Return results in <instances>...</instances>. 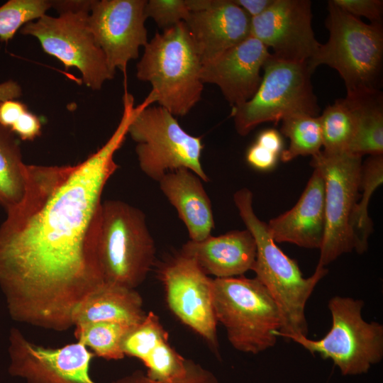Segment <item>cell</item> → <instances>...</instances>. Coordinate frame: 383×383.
Segmentation results:
<instances>
[{
  "label": "cell",
  "instance_id": "cell-1",
  "mask_svg": "<svg viewBox=\"0 0 383 383\" xmlns=\"http://www.w3.org/2000/svg\"><path fill=\"white\" fill-rule=\"evenodd\" d=\"M131 118L123 112L106 143L77 165H27L25 195L0 226V288L13 320L67 331L74 308L104 283L87 234Z\"/></svg>",
  "mask_w": 383,
  "mask_h": 383
},
{
  "label": "cell",
  "instance_id": "cell-2",
  "mask_svg": "<svg viewBox=\"0 0 383 383\" xmlns=\"http://www.w3.org/2000/svg\"><path fill=\"white\" fill-rule=\"evenodd\" d=\"M87 249L104 282L135 289L155 258L145 215L118 200L101 201L89 226Z\"/></svg>",
  "mask_w": 383,
  "mask_h": 383
},
{
  "label": "cell",
  "instance_id": "cell-3",
  "mask_svg": "<svg viewBox=\"0 0 383 383\" xmlns=\"http://www.w3.org/2000/svg\"><path fill=\"white\" fill-rule=\"evenodd\" d=\"M233 201L256 243L257 255L252 270L267 289L280 313L282 328L276 332L277 336L287 339L307 336L306 305L328 270L316 267L311 277L304 278L296 262L281 250L272 238L267 224L255 214L251 191L247 188L238 190Z\"/></svg>",
  "mask_w": 383,
  "mask_h": 383
},
{
  "label": "cell",
  "instance_id": "cell-4",
  "mask_svg": "<svg viewBox=\"0 0 383 383\" xmlns=\"http://www.w3.org/2000/svg\"><path fill=\"white\" fill-rule=\"evenodd\" d=\"M201 60L184 22L156 33L144 46L137 78L152 86L160 106L184 116L199 101L204 89Z\"/></svg>",
  "mask_w": 383,
  "mask_h": 383
},
{
  "label": "cell",
  "instance_id": "cell-5",
  "mask_svg": "<svg viewBox=\"0 0 383 383\" xmlns=\"http://www.w3.org/2000/svg\"><path fill=\"white\" fill-rule=\"evenodd\" d=\"M326 26L329 38L309 62L312 72L326 65L339 73L347 95L379 90L383 60L382 24H367L328 2Z\"/></svg>",
  "mask_w": 383,
  "mask_h": 383
},
{
  "label": "cell",
  "instance_id": "cell-6",
  "mask_svg": "<svg viewBox=\"0 0 383 383\" xmlns=\"http://www.w3.org/2000/svg\"><path fill=\"white\" fill-rule=\"evenodd\" d=\"M213 304L216 321L235 350L255 355L275 345L276 332L282 328L280 313L256 277L213 279Z\"/></svg>",
  "mask_w": 383,
  "mask_h": 383
},
{
  "label": "cell",
  "instance_id": "cell-7",
  "mask_svg": "<svg viewBox=\"0 0 383 383\" xmlns=\"http://www.w3.org/2000/svg\"><path fill=\"white\" fill-rule=\"evenodd\" d=\"M156 101L150 91L135 106L128 134L137 143L135 152L142 172L159 182L169 172L186 168L203 182L209 177L201 163L204 144L201 138L186 132L171 113Z\"/></svg>",
  "mask_w": 383,
  "mask_h": 383
},
{
  "label": "cell",
  "instance_id": "cell-8",
  "mask_svg": "<svg viewBox=\"0 0 383 383\" xmlns=\"http://www.w3.org/2000/svg\"><path fill=\"white\" fill-rule=\"evenodd\" d=\"M262 69L264 74L253 96L232 107L231 116L239 135H246L260 123H277L293 114L318 116L320 108L308 62H289L271 53Z\"/></svg>",
  "mask_w": 383,
  "mask_h": 383
},
{
  "label": "cell",
  "instance_id": "cell-9",
  "mask_svg": "<svg viewBox=\"0 0 383 383\" xmlns=\"http://www.w3.org/2000/svg\"><path fill=\"white\" fill-rule=\"evenodd\" d=\"M328 307L332 326L323 338L313 340L296 335L288 339L313 355L331 360L343 375L367 372L383 357L382 324L363 319L361 299L335 296L328 301Z\"/></svg>",
  "mask_w": 383,
  "mask_h": 383
},
{
  "label": "cell",
  "instance_id": "cell-10",
  "mask_svg": "<svg viewBox=\"0 0 383 383\" xmlns=\"http://www.w3.org/2000/svg\"><path fill=\"white\" fill-rule=\"evenodd\" d=\"M90 9L66 10L57 17L45 14L25 24L20 32L37 38L45 52L67 68H77L87 87L99 90L106 81L113 78L115 72L90 30Z\"/></svg>",
  "mask_w": 383,
  "mask_h": 383
},
{
  "label": "cell",
  "instance_id": "cell-11",
  "mask_svg": "<svg viewBox=\"0 0 383 383\" xmlns=\"http://www.w3.org/2000/svg\"><path fill=\"white\" fill-rule=\"evenodd\" d=\"M311 165L320 170L325 184L326 228L317 265L325 267L353 250L350 219L359 197L362 157L321 151L312 157Z\"/></svg>",
  "mask_w": 383,
  "mask_h": 383
},
{
  "label": "cell",
  "instance_id": "cell-12",
  "mask_svg": "<svg viewBox=\"0 0 383 383\" xmlns=\"http://www.w3.org/2000/svg\"><path fill=\"white\" fill-rule=\"evenodd\" d=\"M159 277L170 311L218 353L213 279L192 258L181 252L161 266Z\"/></svg>",
  "mask_w": 383,
  "mask_h": 383
},
{
  "label": "cell",
  "instance_id": "cell-13",
  "mask_svg": "<svg viewBox=\"0 0 383 383\" xmlns=\"http://www.w3.org/2000/svg\"><path fill=\"white\" fill-rule=\"evenodd\" d=\"M9 353L10 374L27 383H96L89 373L94 355L77 341L57 348H46L13 328Z\"/></svg>",
  "mask_w": 383,
  "mask_h": 383
},
{
  "label": "cell",
  "instance_id": "cell-14",
  "mask_svg": "<svg viewBox=\"0 0 383 383\" xmlns=\"http://www.w3.org/2000/svg\"><path fill=\"white\" fill-rule=\"evenodd\" d=\"M145 0L93 1L88 23L110 69L126 75L127 65L139 56L140 47L148 43L145 26Z\"/></svg>",
  "mask_w": 383,
  "mask_h": 383
},
{
  "label": "cell",
  "instance_id": "cell-15",
  "mask_svg": "<svg viewBox=\"0 0 383 383\" xmlns=\"http://www.w3.org/2000/svg\"><path fill=\"white\" fill-rule=\"evenodd\" d=\"M311 21L310 1L274 0L262 14L250 18V35L272 48L279 59L309 62L321 45Z\"/></svg>",
  "mask_w": 383,
  "mask_h": 383
},
{
  "label": "cell",
  "instance_id": "cell-16",
  "mask_svg": "<svg viewBox=\"0 0 383 383\" xmlns=\"http://www.w3.org/2000/svg\"><path fill=\"white\" fill-rule=\"evenodd\" d=\"M269 49L252 35L201 63V82L216 84L232 107L249 101L262 81L260 71L270 56Z\"/></svg>",
  "mask_w": 383,
  "mask_h": 383
},
{
  "label": "cell",
  "instance_id": "cell-17",
  "mask_svg": "<svg viewBox=\"0 0 383 383\" xmlns=\"http://www.w3.org/2000/svg\"><path fill=\"white\" fill-rule=\"evenodd\" d=\"M201 60H211L250 35V17L233 0H211L184 22Z\"/></svg>",
  "mask_w": 383,
  "mask_h": 383
},
{
  "label": "cell",
  "instance_id": "cell-18",
  "mask_svg": "<svg viewBox=\"0 0 383 383\" xmlns=\"http://www.w3.org/2000/svg\"><path fill=\"white\" fill-rule=\"evenodd\" d=\"M267 226L275 243L321 249L326 228L325 184L318 169L314 168L294 206L271 219Z\"/></svg>",
  "mask_w": 383,
  "mask_h": 383
},
{
  "label": "cell",
  "instance_id": "cell-19",
  "mask_svg": "<svg viewBox=\"0 0 383 383\" xmlns=\"http://www.w3.org/2000/svg\"><path fill=\"white\" fill-rule=\"evenodd\" d=\"M180 252L192 258L206 274L229 278L252 270L257 248L253 236L245 229L209 235L199 241L190 240Z\"/></svg>",
  "mask_w": 383,
  "mask_h": 383
},
{
  "label": "cell",
  "instance_id": "cell-20",
  "mask_svg": "<svg viewBox=\"0 0 383 383\" xmlns=\"http://www.w3.org/2000/svg\"><path fill=\"white\" fill-rule=\"evenodd\" d=\"M125 355L139 359L147 367L146 374L154 379L165 380L181 374L187 359L178 353L169 342L168 333L153 311L132 326L121 343Z\"/></svg>",
  "mask_w": 383,
  "mask_h": 383
},
{
  "label": "cell",
  "instance_id": "cell-21",
  "mask_svg": "<svg viewBox=\"0 0 383 383\" xmlns=\"http://www.w3.org/2000/svg\"><path fill=\"white\" fill-rule=\"evenodd\" d=\"M158 182L163 194L177 209L190 240L199 241L211 235L214 220L202 180L189 170L180 168L167 172Z\"/></svg>",
  "mask_w": 383,
  "mask_h": 383
},
{
  "label": "cell",
  "instance_id": "cell-22",
  "mask_svg": "<svg viewBox=\"0 0 383 383\" xmlns=\"http://www.w3.org/2000/svg\"><path fill=\"white\" fill-rule=\"evenodd\" d=\"M143 306V299L135 289L104 282L74 308L72 325L111 321L135 326L145 316Z\"/></svg>",
  "mask_w": 383,
  "mask_h": 383
},
{
  "label": "cell",
  "instance_id": "cell-23",
  "mask_svg": "<svg viewBox=\"0 0 383 383\" xmlns=\"http://www.w3.org/2000/svg\"><path fill=\"white\" fill-rule=\"evenodd\" d=\"M357 116V130L348 152L382 155L383 152V104L379 90L346 96Z\"/></svg>",
  "mask_w": 383,
  "mask_h": 383
},
{
  "label": "cell",
  "instance_id": "cell-24",
  "mask_svg": "<svg viewBox=\"0 0 383 383\" xmlns=\"http://www.w3.org/2000/svg\"><path fill=\"white\" fill-rule=\"evenodd\" d=\"M383 182V155H370L362 163L359 190L360 199L355 203L350 219L353 250L359 254L368 248V240L373 231L369 216L368 204L374 191Z\"/></svg>",
  "mask_w": 383,
  "mask_h": 383
},
{
  "label": "cell",
  "instance_id": "cell-25",
  "mask_svg": "<svg viewBox=\"0 0 383 383\" xmlns=\"http://www.w3.org/2000/svg\"><path fill=\"white\" fill-rule=\"evenodd\" d=\"M27 184V165L22 160L19 141L0 126V205L6 211L23 199Z\"/></svg>",
  "mask_w": 383,
  "mask_h": 383
},
{
  "label": "cell",
  "instance_id": "cell-26",
  "mask_svg": "<svg viewBox=\"0 0 383 383\" xmlns=\"http://www.w3.org/2000/svg\"><path fill=\"white\" fill-rule=\"evenodd\" d=\"M323 152H348L357 130V116L351 101L346 96L328 106L319 116Z\"/></svg>",
  "mask_w": 383,
  "mask_h": 383
},
{
  "label": "cell",
  "instance_id": "cell-27",
  "mask_svg": "<svg viewBox=\"0 0 383 383\" xmlns=\"http://www.w3.org/2000/svg\"><path fill=\"white\" fill-rule=\"evenodd\" d=\"M133 326L111 321H96L75 325L77 342L89 347L94 355L107 360H118L126 356L121 343Z\"/></svg>",
  "mask_w": 383,
  "mask_h": 383
},
{
  "label": "cell",
  "instance_id": "cell-28",
  "mask_svg": "<svg viewBox=\"0 0 383 383\" xmlns=\"http://www.w3.org/2000/svg\"><path fill=\"white\" fill-rule=\"evenodd\" d=\"M282 121L281 131L289 139L288 149L282 151L281 159L289 162L299 155H316L323 146L320 117L306 113L289 116Z\"/></svg>",
  "mask_w": 383,
  "mask_h": 383
},
{
  "label": "cell",
  "instance_id": "cell-29",
  "mask_svg": "<svg viewBox=\"0 0 383 383\" xmlns=\"http://www.w3.org/2000/svg\"><path fill=\"white\" fill-rule=\"evenodd\" d=\"M51 9L47 0H9L0 6V40L7 43L25 24Z\"/></svg>",
  "mask_w": 383,
  "mask_h": 383
},
{
  "label": "cell",
  "instance_id": "cell-30",
  "mask_svg": "<svg viewBox=\"0 0 383 383\" xmlns=\"http://www.w3.org/2000/svg\"><path fill=\"white\" fill-rule=\"evenodd\" d=\"M113 383H219L213 372L192 360L181 374L169 379L158 380L149 377L140 370L116 379Z\"/></svg>",
  "mask_w": 383,
  "mask_h": 383
},
{
  "label": "cell",
  "instance_id": "cell-31",
  "mask_svg": "<svg viewBox=\"0 0 383 383\" xmlns=\"http://www.w3.org/2000/svg\"><path fill=\"white\" fill-rule=\"evenodd\" d=\"M189 13L187 0H150L145 6L147 18H152L163 30L185 22Z\"/></svg>",
  "mask_w": 383,
  "mask_h": 383
},
{
  "label": "cell",
  "instance_id": "cell-32",
  "mask_svg": "<svg viewBox=\"0 0 383 383\" xmlns=\"http://www.w3.org/2000/svg\"><path fill=\"white\" fill-rule=\"evenodd\" d=\"M339 8L352 16H364L371 23L382 24L383 1L382 0H332Z\"/></svg>",
  "mask_w": 383,
  "mask_h": 383
},
{
  "label": "cell",
  "instance_id": "cell-33",
  "mask_svg": "<svg viewBox=\"0 0 383 383\" xmlns=\"http://www.w3.org/2000/svg\"><path fill=\"white\" fill-rule=\"evenodd\" d=\"M42 124L40 118L27 110L9 129L22 140H33L41 134Z\"/></svg>",
  "mask_w": 383,
  "mask_h": 383
},
{
  "label": "cell",
  "instance_id": "cell-34",
  "mask_svg": "<svg viewBox=\"0 0 383 383\" xmlns=\"http://www.w3.org/2000/svg\"><path fill=\"white\" fill-rule=\"evenodd\" d=\"M277 156L256 143L248 150L246 160L250 165L259 170H268L274 167Z\"/></svg>",
  "mask_w": 383,
  "mask_h": 383
},
{
  "label": "cell",
  "instance_id": "cell-35",
  "mask_svg": "<svg viewBox=\"0 0 383 383\" xmlns=\"http://www.w3.org/2000/svg\"><path fill=\"white\" fill-rule=\"evenodd\" d=\"M27 110L26 105L16 99L0 101V126L9 130Z\"/></svg>",
  "mask_w": 383,
  "mask_h": 383
},
{
  "label": "cell",
  "instance_id": "cell-36",
  "mask_svg": "<svg viewBox=\"0 0 383 383\" xmlns=\"http://www.w3.org/2000/svg\"><path fill=\"white\" fill-rule=\"evenodd\" d=\"M256 143L279 155L282 152V140L280 134L274 129H268L260 133Z\"/></svg>",
  "mask_w": 383,
  "mask_h": 383
},
{
  "label": "cell",
  "instance_id": "cell-37",
  "mask_svg": "<svg viewBox=\"0 0 383 383\" xmlns=\"http://www.w3.org/2000/svg\"><path fill=\"white\" fill-rule=\"evenodd\" d=\"M243 9L250 18L257 16L265 11L274 0H233Z\"/></svg>",
  "mask_w": 383,
  "mask_h": 383
},
{
  "label": "cell",
  "instance_id": "cell-38",
  "mask_svg": "<svg viewBox=\"0 0 383 383\" xmlns=\"http://www.w3.org/2000/svg\"><path fill=\"white\" fill-rule=\"evenodd\" d=\"M22 95V89L19 84L13 80L0 83V101L8 99H16Z\"/></svg>",
  "mask_w": 383,
  "mask_h": 383
}]
</instances>
